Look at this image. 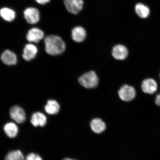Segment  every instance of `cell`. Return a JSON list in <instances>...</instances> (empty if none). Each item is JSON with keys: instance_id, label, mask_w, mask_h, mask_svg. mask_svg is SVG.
<instances>
[{"instance_id": "obj_1", "label": "cell", "mask_w": 160, "mask_h": 160, "mask_svg": "<svg viewBox=\"0 0 160 160\" xmlns=\"http://www.w3.org/2000/svg\"><path fill=\"white\" fill-rule=\"evenodd\" d=\"M45 50L47 52L52 55H57L62 53L65 49V44L58 36L49 35L45 38Z\"/></svg>"}, {"instance_id": "obj_2", "label": "cell", "mask_w": 160, "mask_h": 160, "mask_svg": "<svg viewBox=\"0 0 160 160\" xmlns=\"http://www.w3.org/2000/svg\"><path fill=\"white\" fill-rule=\"evenodd\" d=\"M79 82L80 84L86 88L92 89L97 87L99 79L95 72L91 71L81 76Z\"/></svg>"}, {"instance_id": "obj_3", "label": "cell", "mask_w": 160, "mask_h": 160, "mask_svg": "<svg viewBox=\"0 0 160 160\" xmlns=\"http://www.w3.org/2000/svg\"><path fill=\"white\" fill-rule=\"evenodd\" d=\"M119 97L123 101L129 102L135 98L136 91L131 86L124 85L122 86L118 92Z\"/></svg>"}, {"instance_id": "obj_4", "label": "cell", "mask_w": 160, "mask_h": 160, "mask_svg": "<svg viewBox=\"0 0 160 160\" xmlns=\"http://www.w3.org/2000/svg\"><path fill=\"white\" fill-rule=\"evenodd\" d=\"M64 3L67 11L73 14H77L83 8V0H64Z\"/></svg>"}, {"instance_id": "obj_5", "label": "cell", "mask_w": 160, "mask_h": 160, "mask_svg": "<svg viewBox=\"0 0 160 160\" xmlns=\"http://www.w3.org/2000/svg\"><path fill=\"white\" fill-rule=\"evenodd\" d=\"M23 13L25 18L28 23L34 24L39 21V12L36 8H27L24 11Z\"/></svg>"}, {"instance_id": "obj_6", "label": "cell", "mask_w": 160, "mask_h": 160, "mask_svg": "<svg viewBox=\"0 0 160 160\" xmlns=\"http://www.w3.org/2000/svg\"><path fill=\"white\" fill-rule=\"evenodd\" d=\"M11 118L18 123L24 122L26 120L25 113L24 110L18 106L11 108L10 111Z\"/></svg>"}, {"instance_id": "obj_7", "label": "cell", "mask_w": 160, "mask_h": 160, "mask_svg": "<svg viewBox=\"0 0 160 160\" xmlns=\"http://www.w3.org/2000/svg\"><path fill=\"white\" fill-rule=\"evenodd\" d=\"M142 90L144 92L153 94L157 91L158 85L155 80L151 78L146 79L142 84Z\"/></svg>"}, {"instance_id": "obj_8", "label": "cell", "mask_w": 160, "mask_h": 160, "mask_svg": "<svg viewBox=\"0 0 160 160\" xmlns=\"http://www.w3.org/2000/svg\"><path fill=\"white\" fill-rule=\"evenodd\" d=\"M44 36V34L41 30L34 28L30 29L28 32L27 38L31 42L37 43L43 38Z\"/></svg>"}, {"instance_id": "obj_9", "label": "cell", "mask_w": 160, "mask_h": 160, "mask_svg": "<svg viewBox=\"0 0 160 160\" xmlns=\"http://www.w3.org/2000/svg\"><path fill=\"white\" fill-rule=\"evenodd\" d=\"M128 53V50L125 46L118 45L113 47L112 55L115 59L122 60L127 57Z\"/></svg>"}, {"instance_id": "obj_10", "label": "cell", "mask_w": 160, "mask_h": 160, "mask_svg": "<svg viewBox=\"0 0 160 160\" xmlns=\"http://www.w3.org/2000/svg\"><path fill=\"white\" fill-rule=\"evenodd\" d=\"M37 52V48L35 45L28 44L24 49L22 57L26 61H31L34 58Z\"/></svg>"}, {"instance_id": "obj_11", "label": "cell", "mask_w": 160, "mask_h": 160, "mask_svg": "<svg viewBox=\"0 0 160 160\" xmlns=\"http://www.w3.org/2000/svg\"><path fill=\"white\" fill-rule=\"evenodd\" d=\"M1 59L4 63L8 65L16 64L17 59L15 54L9 50H6L1 56Z\"/></svg>"}, {"instance_id": "obj_12", "label": "cell", "mask_w": 160, "mask_h": 160, "mask_svg": "<svg viewBox=\"0 0 160 160\" xmlns=\"http://www.w3.org/2000/svg\"><path fill=\"white\" fill-rule=\"evenodd\" d=\"M31 123L33 126L43 127L47 122V118L43 113L37 112L34 113L32 116Z\"/></svg>"}, {"instance_id": "obj_13", "label": "cell", "mask_w": 160, "mask_h": 160, "mask_svg": "<svg viewBox=\"0 0 160 160\" xmlns=\"http://www.w3.org/2000/svg\"><path fill=\"white\" fill-rule=\"evenodd\" d=\"M86 35L85 29L81 27H76L72 31V38L77 42H83L86 38Z\"/></svg>"}, {"instance_id": "obj_14", "label": "cell", "mask_w": 160, "mask_h": 160, "mask_svg": "<svg viewBox=\"0 0 160 160\" xmlns=\"http://www.w3.org/2000/svg\"><path fill=\"white\" fill-rule=\"evenodd\" d=\"M90 127L94 132L100 134L105 131L106 126L105 123L101 119L95 118L92 120L90 123Z\"/></svg>"}, {"instance_id": "obj_15", "label": "cell", "mask_w": 160, "mask_h": 160, "mask_svg": "<svg viewBox=\"0 0 160 160\" xmlns=\"http://www.w3.org/2000/svg\"><path fill=\"white\" fill-rule=\"evenodd\" d=\"M45 111L50 115H55L59 112L60 106L57 101L53 100H50L47 102L45 107Z\"/></svg>"}, {"instance_id": "obj_16", "label": "cell", "mask_w": 160, "mask_h": 160, "mask_svg": "<svg viewBox=\"0 0 160 160\" xmlns=\"http://www.w3.org/2000/svg\"><path fill=\"white\" fill-rule=\"evenodd\" d=\"M6 134L10 138H14L17 136L18 129L17 125L12 122L8 123L3 128Z\"/></svg>"}, {"instance_id": "obj_17", "label": "cell", "mask_w": 160, "mask_h": 160, "mask_svg": "<svg viewBox=\"0 0 160 160\" xmlns=\"http://www.w3.org/2000/svg\"><path fill=\"white\" fill-rule=\"evenodd\" d=\"M0 14L2 18L5 21L12 22L15 18V12L13 10L8 8H3L0 11Z\"/></svg>"}, {"instance_id": "obj_18", "label": "cell", "mask_w": 160, "mask_h": 160, "mask_svg": "<svg viewBox=\"0 0 160 160\" xmlns=\"http://www.w3.org/2000/svg\"><path fill=\"white\" fill-rule=\"evenodd\" d=\"M135 10L137 14L142 18H146L149 15L150 10L149 8L143 4H137L135 6Z\"/></svg>"}, {"instance_id": "obj_19", "label": "cell", "mask_w": 160, "mask_h": 160, "mask_svg": "<svg viewBox=\"0 0 160 160\" xmlns=\"http://www.w3.org/2000/svg\"><path fill=\"white\" fill-rule=\"evenodd\" d=\"M5 160H24L22 152L19 150L10 152L5 158Z\"/></svg>"}, {"instance_id": "obj_20", "label": "cell", "mask_w": 160, "mask_h": 160, "mask_svg": "<svg viewBox=\"0 0 160 160\" xmlns=\"http://www.w3.org/2000/svg\"><path fill=\"white\" fill-rule=\"evenodd\" d=\"M25 160H43L39 155L34 153H31L28 155Z\"/></svg>"}, {"instance_id": "obj_21", "label": "cell", "mask_w": 160, "mask_h": 160, "mask_svg": "<svg viewBox=\"0 0 160 160\" xmlns=\"http://www.w3.org/2000/svg\"><path fill=\"white\" fill-rule=\"evenodd\" d=\"M38 3L41 5H45L49 2L50 0H35Z\"/></svg>"}, {"instance_id": "obj_22", "label": "cell", "mask_w": 160, "mask_h": 160, "mask_svg": "<svg viewBox=\"0 0 160 160\" xmlns=\"http://www.w3.org/2000/svg\"><path fill=\"white\" fill-rule=\"evenodd\" d=\"M155 102L156 104L160 106V93L156 97Z\"/></svg>"}, {"instance_id": "obj_23", "label": "cell", "mask_w": 160, "mask_h": 160, "mask_svg": "<svg viewBox=\"0 0 160 160\" xmlns=\"http://www.w3.org/2000/svg\"><path fill=\"white\" fill-rule=\"evenodd\" d=\"M63 160H75L72 159L68 158H66L64 159Z\"/></svg>"}]
</instances>
